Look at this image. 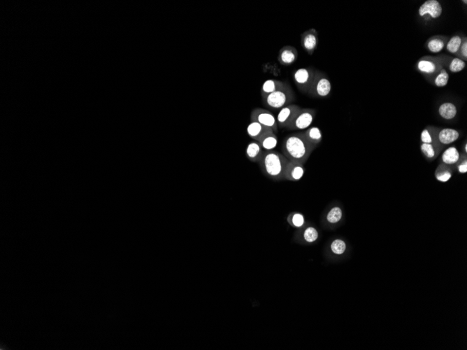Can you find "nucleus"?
<instances>
[{"label": "nucleus", "mask_w": 467, "mask_h": 350, "mask_svg": "<svg viewBox=\"0 0 467 350\" xmlns=\"http://www.w3.org/2000/svg\"><path fill=\"white\" fill-rule=\"evenodd\" d=\"M312 145L304 138L301 132L287 136L282 144L284 155L289 160L304 164L314 150Z\"/></svg>", "instance_id": "nucleus-1"}, {"label": "nucleus", "mask_w": 467, "mask_h": 350, "mask_svg": "<svg viewBox=\"0 0 467 350\" xmlns=\"http://www.w3.org/2000/svg\"><path fill=\"white\" fill-rule=\"evenodd\" d=\"M316 70L313 67L300 68L294 73L293 78L297 88L303 93H308L311 88Z\"/></svg>", "instance_id": "nucleus-7"}, {"label": "nucleus", "mask_w": 467, "mask_h": 350, "mask_svg": "<svg viewBox=\"0 0 467 350\" xmlns=\"http://www.w3.org/2000/svg\"><path fill=\"white\" fill-rule=\"evenodd\" d=\"M460 152L455 147H449L443 153L441 159L443 163L446 165H453L460 161Z\"/></svg>", "instance_id": "nucleus-22"}, {"label": "nucleus", "mask_w": 467, "mask_h": 350, "mask_svg": "<svg viewBox=\"0 0 467 350\" xmlns=\"http://www.w3.org/2000/svg\"><path fill=\"white\" fill-rule=\"evenodd\" d=\"M258 142L261 145L262 149L266 151H271L277 145L278 137L274 132H269L264 135Z\"/></svg>", "instance_id": "nucleus-24"}, {"label": "nucleus", "mask_w": 467, "mask_h": 350, "mask_svg": "<svg viewBox=\"0 0 467 350\" xmlns=\"http://www.w3.org/2000/svg\"><path fill=\"white\" fill-rule=\"evenodd\" d=\"M273 132L271 129H269L261 124L254 121H251L247 127V133L251 139L258 141L264 135L269 132ZM275 133V132H274Z\"/></svg>", "instance_id": "nucleus-17"}, {"label": "nucleus", "mask_w": 467, "mask_h": 350, "mask_svg": "<svg viewBox=\"0 0 467 350\" xmlns=\"http://www.w3.org/2000/svg\"><path fill=\"white\" fill-rule=\"evenodd\" d=\"M449 39L450 36L448 35H433L427 40L425 48L431 53H439L445 49Z\"/></svg>", "instance_id": "nucleus-13"}, {"label": "nucleus", "mask_w": 467, "mask_h": 350, "mask_svg": "<svg viewBox=\"0 0 467 350\" xmlns=\"http://www.w3.org/2000/svg\"><path fill=\"white\" fill-rule=\"evenodd\" d=\"M465 153H467V143H465Z\"/></svg>", "instance_id": "nucleus-35"}, {"label": "nucleus", "mask_w": 467, "mask_h": 350, "mask_svg": "<svg viewBox=\"0 0 467 350\" xmlns=\"http://www.w3.org/2000/svg\"><path fill=\"white\" fill-rule=\"evenodd\" d=\"M458 171L459 172L461 173V174H466L467 172V160L466 158H465L464 160H462L460 165L458 166Z\"/></svg>", "instance_id": "nucleus-34"}, {"label": "nucleus", "mask_w": 467, "mask_h": 350, "mask_svg": "<svg viewBox=\"0 0 467 350\" xmlns=\"http://www.w3.org/2000/svg\"><path fill=\"white\" fill-rule=\"evenodd\" d=\"M464 36H465V35L460 33L455 34L453 36H451L447 44H446V50L449 53L455 55L460 49V46H461Z\"/></svg>", "instance_id": "nucleus-26"}, {"label": "nucleus", "mask_w": 467, "mask_h": 350, "mask_svg": "<svg viewBox=\"0 0 467 350\" xmlns=\"http://www.w3.org/2000/svg\"><path fill=\"white\" fill-rule=\"evenodd\" d=\"M301 43L308 55H313L318 45V33L316 29H309L302 34Z\"/></svg>", "instance_id": "nucleus-12"}, {"label": "nucleus", "mask_w": 467, "mask_h": 350, "mask_svg": "<svg viewBox=\"0 0 467 350\" xmlns=\"http://www.w3.org/2000/svg\"><path fill=\"white\" fill-rule=\"evenodd\" d=\"M301 109L302 108L296 105H289L281 108L276 118L278 127L287 129Z\"/></svg>", "instance_id": "nucleus-10"}, {"label": "nucleus", "mask_w": 467, "mask_h": 350, "mask_svg": "<svg viewBox=\"0 0 467 350\" xmlns=\"http://www.w3.org/2000/svg\"><path fill=\"white\" fill-rule=\"evenodd\" d=\"M305 169L304 164L289 160L286 167L285 180L289 181H299L305 175Z\"/></svg>", "instance_id": "nucleus-14"}, {"label": "nucleus", "mask_w": 467, "mask_h": 350, "mask_svg": "<svg viewBox=\"0 0 467 350\" xmlns=\"http://www.w3.org/2000/svg\"><path fill=\"white\" fill-rule=\"evenodd\" d=\"M331 249L334 254L337 255H341L346 250V245L344 241L342 240L337 239L332 242L331 245Z\"/></svg>", "instance_id": "nucleus-30"}, {"label": "nucleus", "mask_w": 467, "mask_h": 350, "mask_svg": "<svg viewBox=\"0 0 467 350\" xmlns=\"http://www.w3.org/2000/svg\"><path fill=\"white\" fill-rule=\"evenodd\" d=\"M265 106L273 109H281L291 105L295 100V95L290 86L286 88L276 91L269 95L262 97Z\"/></svg>", "instance_id": "nucleus-3"}, {"label": "nucleus", "mask_w": 467, "mask_h": 350, "mask_svg": "<svg viewBox=\"0 0 467 350\" xmlns=\"http://www.w3.org/2000/svg\"><path fill=\"white\" fill-rule=\"evenodd\" d=\"M298 51L292 46H284L279 51L278 60L285 66L292 65L297 60Z\"/></svg>", "instance_id": "nucleus-16"}, {"label": "nucleus", "mask_w": 467, "mask_h": 350, "mask_svg": "<svg viewBox=\"0 0 467 350\" xmlns=\"http://www.w3.org/2000/svg\"><path fill=\"white\" fill-rule=\"evenodd\" d=\"M441 147L439 145L430 144V143H421L420 150L422 153L427 159H434L439 155Z\"/></svg>", "instance_id": "nucleus-27"}, {"label": "nucleus", "mask_w": 467, "mask_h": 350, "mask_svg": "<svg viewBox=\"0 0 467 350\" xmlns=\"http://www.w3.org/2000/svg\"><path fill=\"white\" fill-rule=\"evenodd\" d=\"M304 238L307 242L313 243L316 241L318 238V232L316 228L310 227L305 230L304 233Z\"/></svg>", "instance_id": "nucleus-32"}, {"label": "nucleus", "mask_w": 467, "mask_h": 350, "mask_svg": "<svg viewBox=\"0 0 467 350\" xmlns=\"http://www.w3.org/2000/svg\"><path fill=\"white\" fill-rule=\"evenodd\" d=\"M316 112L311 108H302L287 128L288 130H306L313 124Z\"/></svg>", "instance_id": "nucleus-8"}, {"label": "nucleus", "mask_w": 467, "mask_h": 350, "mask_svg": "<svg viewBox=\"0 0 467 350\" xmlns=\"http://www.w3.org/2000/svg\"><path fill=\"white\" fill-rule=\"evenodd\" d=\"M289 223L292 224L296 228H301L305 224V218L300 213H295L291 215L288 218Z\"/></svg>", "instance_id": "nucleus-33"}, {"label": "nucleus", "mask_w": 467, "mask_h": 350, "mask_svg": "<svg viewBox=\"0 0 467 350\" xmlns=\"http://www.w3.org/2000/svg\"><path fill=\"white\" fill-rule=\"evenodd\" d=\"M460 134L457 129L444 128L439 129L437 133V143L440 146H446L456 141L460 138Z\"/></svg>", "instance_id": "nucleus-15"}, {"label": "nucleus", "mask_w": 467, "mask_h": 350, "mask_svg": "<svg viewBox=\"0 0 467 350\" xmlns=\"http://www.w3.org/2000/svg\"><path fill=\"white\" fill-rule=\"evenodd\" d=\"M288 161L289 159L284 155L271 150L265 152L258 163L265 175L278 181L284 180Z\"/></svg>", "instance_id": "nucleus-2"}, {"label": "nucleus", "mask_w": 467, "mask_h": 350, "mask_svg": "<svg viewBox=\"0 0 467 350\" xmlns=\"http://www.w3.org/2000/svg\"><path fill=\"white\" fill-rule=\"evenodd\" d=\"M440 61H441L442 67L446 71H450L452 73H459L463 71L467 66V62L460 60L458 57H452V56L445 55H439Z\"/></svg>", "instance_id": "nucleus-11"}, {"label": "nucleus", "mask_w": 467, "mask_h": 350, "mask_svg": "<svg viewBox=\"0 0 467 350\" xmlns=\"http://www.w3.org/2000/svg\"><path fill=\"white\" fill-rule=\"evenodd\" d=\"M449 73H448V71H446L445 69L442 68L440 70L439 72L436 73L434 76H432V77L430 78V80H428V81L430 84L432 85V86H435V87L444 88L449 84Z\"/></svg>", "instance_id": "nucleus-25"}, {"label": "nucleus", "mask_w": 467, "mask_h": 350, "mask_svg": "<svg viewBox=\"0 0 467 350\" xmlns=\"http://www.w3.org/2000/svg\"><path fill=\"white\" fill-rule=\"evenodd\" d=\"M455 57H458L460 60H463V61H467V36H464L463 39H462V42L461 46H460V49H459L458 51L455 55Z\"/></svg>", "instance_id": "nucleus-31"}, {"label": "nucleus", "mask_w": 467, "mask_h": 350, "mask_svg": "<svg viewBox=\"0 0 467 350\" xmlns=\"http://www.w3.org/2000/svg\"><path fill=\"white\" fill-rule=\"evenodd\" d=\"M264 153L265 152L263 151L260 143L257 140H254L248 145L246 154L249 160L253 162H259Z\"/></svg>", "instance_id": "nucleus-20"}, {"label": "nucleus", "mask_w": 467, "mask_h": 350, "mask_svg": "<svg viewBox=\"0 0 467 350\" xmlns=\"http://www.w3.org/2000/svg\"><path fill=\"white\" fill-rule=\"evenodd\" d=\"M289 84H287V83L282 82V81H278V80H267V81H265L264 84L262 85L261 89L262 97L269 95V94L273 93V92L280 90V89L286 88H287Z\"/></svg>", "instance_id": "nucleus-19"}, {"label": "nucleus", "mask_w": 467, "mask_h": 350, "mask_svg": "<svg viewBox=\"0 0 467 350\" xmlns=\"http://www.w3.org/2000/svg\"><path fill=\"white\" fill-rule=\"evenodd\" d=\"M251 121L260 123L262 125L271 129L275 133H277V121L271 112L260 108H255L251 112Z\"/></svg>", "instance_id": "nucleus-9"}, {"label": "nucleus", "mask_w": 467, "mask_h": 350, "mask_svg": "<svg viewBox=\"0 0 467 350\" xmlns=\"http://www.w3.org/2000/svg\"><path fill=\"white\" fill-rule=\"evenodd\" d=\"M332 90V84L325 73L316 70L308 95L314 98H325Z\"/></svg>", "instance_id": "nucleus-4"}, {"label": "nucleus", "mask_w": 467, "mask_h": 350, "mask_svg": "<svg viewBox=\"0 0 467 350\" xmlns=\"http://www.w3.org/2000/svg\"><path fill=\"white\" fill-rule=\"evenodd\" d=\"M342 217V210L340 208L334 207L331 209L327 214V220L329 223L335 224L339 223Z\"/></svg>", "instance_id": "nucleus-29"}, {"label": "nucleus", "mask_w": 467, "mask_h": 350, "mask_svg": "<svg viewBox=\"0 0 467 350\" xmlns=\"http://www.w3.org/2000/svg\"><path fill=\"white\" fill-rule=\"evenodd\" d=\"M439 116L447 121L454 119L457 114V106L451 102H444L440 105L439 109Z\"/></svg>", "instance_id": "nucleus-21"}, {"label": "nucleus", "mask_w": 467, "mask_h": 350, "mask_svg": "<svg viewBox=\"0 0 467 350\" xmlns=\"http://www.w3.org/2000/svg\"><path fill=\"white\" fill-rule=\"evenodd\" d=\"M415 70L421 73L423 77L428 81L444 68L441 65L439 55H425L420 57L415 63Z\"/></svg>", "instance_id": "nucleus-5"}, {"label": "nucleus", "mask_w": 467, "mask_h": 350, "mask_svg": "<svg viewBox=\"0 0 467 350\" xmlns=\"http://www.w3.org/2000/svg\"><path fill=\"white\" fill-rule=\"evenodd\" d=\"M439 129L432 127V126H428L422 131L420 134V139L422 143H430V144H438L437 137L438 131Z\"/></svg>", "instance_id": "nucleus-23"}, {"label": "nucleus", "mask_w": 467, "mask_h": 350, "mask_svg": "<svg viewBox=\"0 0 467 350\" xmlns=\"http://www.w3.org/2000/svg\"><path fill=\"white\" fill-rule=\"evenodd\" d=\"M443 6L438 0H427L417 10V17L423 23L429 24L441 17Z\"/></svg>", "instance_id": "nucleus-6"}, {"label": "nucleus", "mask_w": 467, "mask_h": 350, "mask_svg": "<svg viewBox=\"0 0 467 350\" xmlns=\"http://www.w3.org/2000/svg\"><path fill=\"white\" fill-rule=\"evenodd\" d=\"M439 169L441 171H438L436 174V178L439 181L446 183L452 178V174L449 171L450 169L444 166H441V167L440 166Z\"/></svg>", "instance_id": "nucleus-28"}, {"label": "nucleus", "mask_w": 467, "mask_h": 350, "mask_svg": "<svg viewBox=\"0 0 467 350\" xmlns=\"http://www.w3.org/2000/svg\"><path fill=\"white\" fill-rule=\"evenodd\" d=\"M301 134L303 136L304 138L306 139V141L314 148H316L322 141V132L317 127L308 128L305 132H301Z\"/></svg>", "instance_id": "nucleus-18"}]
</instances>
